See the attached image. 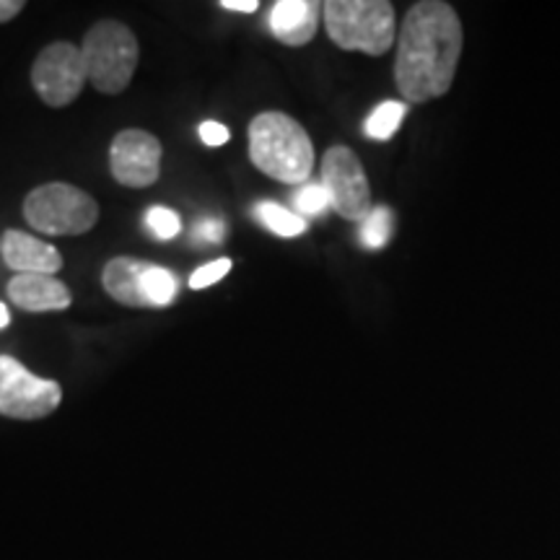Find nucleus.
<instances>
[{
    "instance_id": "f257e3e1",
    "label": "nucleus",
    "mask_w": 560,
    "mask_h": 560,
    "mask_svg": "<svg viewBox=\"0 0 560 560\" xmlns=\"http://www.w3.org/2000/svg\"><path fill=\"white\" fill-rule=\"evenodd\" d=\"M462 42V21L452 5L439 0L412 5L402 21L395 60V81L405 100L423 104L450 91Z\"/></svg>"
},
{
    "instance_id": "f03ea898",
    "label": "nucleus",
    "mask_w": 560,
    "mask_h": 560,
    "mask_svg": "<svg viewBox=\"0 0 560 560\" xmlns=\"http://www.w3.org/2000/svg\"><path fill=\"white\" fill-rule=\"evenodd\" d=\"M249 159L268 177L299 185L314 170V145L304 125L283 112H262L249 122Z\"/></svg>"
},
{
    "instance_id": "7ed1b4c3",
    "label": "nucleus",
    "mask_w": 560,
    "mask_h": 560,
    "mask_svg": "<svg viewBox=\"0 0 560 560\" xmlns=\"http://www.w3.org/2000/svg\"><path fill=\"white\" fill-rule=\"evenodd\" d=\"M325 26L342 50L384 55L395 42V5L387 0H330Z\"/></svg>"
},
{
    "instance_id": "20e7f679",
    "label": "nucleus",
    "mask_w": 560,
    "mask_h": 560,
    "mask_svg": "<svg viewBox=\"0 0 560 560\" xmlns=\"http://www.w3.org/2000/svg\"><path fill=\"white\" fill-rule=\"evenodd\" d=\"M91 86L102 94H122L138 68V39L120 21H100L86 32L81 45Z\"/></svg>"
},
{
    "instance_id": "39448f33",
    "label": "nucleus",
    "mask_w": 560,
    "mask_h": 560,
    "mask_svg": "<svg viewBox=\"0 0 560 560\" xmlns=\"http://www.w3.org/2000/svg\"><path fill=\"white\" fill-rule=\"evenodd\" d=\"M24 219L42 234L79 236L96 226L100 206L81 187L68 185V182H50L26 195Z\"/></svg>"
},
{
    "instance_id": "423d86ee",
    "label": "nucleus",
    "mask_w": 560,
    "mask_h": 560,
    "mask_svg": "<svg viewBox=\"0 0 560 560\" xmlns=\"http://www.w3.org/2000/svg\"><path fill=\"white\" fill-rule=\"evenodd\" d=\"M102 285L112 299L132 310H159L177 296V280L170 270L136 257H115L104 265Z\"/></svg>"
},
{
    "instance_id": "0eeeda50",
    "label": "nucleus",
    "mask_w": 560,
    "mask_h": 560,
    "mask_svg": "<svg viewBox=\"0 0 560 560\" xmlns=\"http://www.w3.org/2000/svg\"><path fill=\"white\" fill-rule=\"evenodd\" d=\"M62 389L58 382L39 380L11 355H0V416L39 420L58 410Z\"/></svg>"
},
{
    "instance_id": "6e6552de",
    "label": "nucleus",
    "mask_w": 560,
    "mask_h": 560,
    "mask_svg": "<svg viewBox=\"0 0 560 560\" xmlns=\"http://www.w3.org/2000/svg\"><path fill=\"white\" fill-rule=\"evenodd\" d=\"M89 81L83 52L70 42H55L39 52L32 66V86L47 107H68L79 100Z\"/></svg>"
},
{
    "instance_id": "1a4fd4ad",
    "label": "nucleus",
    "mask_w": 560,
    "mask_h": 560,
    "mask_svg": "<svg viewBox=\"0 0 560 560\" xmlns=\"http://www.w3.org/2000/svg\"><path fill=\"white\" fill-rule=\"evenodd\" d=\"M322 187L330 206L348 221H366L371 213V190L359 156L346 145H332L322 159Z\"/></svg>"
},
{
    "instance_id": "9d476101",
    "label": "nucleus",
    "mask_w": 560,
    "mask_h": 560,
    "mask_svg": "<svg viewBox=\"0 0 560 560\" xmlns=\"http://www.w3.org/2000/svg\"><path fill=\"white\" fill-rule=\"evenodd\" d=\"M109 170L120 185L143 190L161 174V143L149 130H122L109 145Z\"/></svg>"
},
{
    "instance_id": "9b49d317",
    "label": "nucleus",
    "mask_w": 560,
    "mask_h": 560,
    "mask_svg": "<svg viewBox=\"0 0 560 560\" xmlns=\"http://www.w3.org/2000/svg\"><path fill=\"white\" fill-rule=\"evenodd\" d=\"M0 252H3V260L11 270H16L19 276H55L62 268V255L52 244L34 240L32 234L24 231H5L3 240H0Z\"/></svg>"
},
{
    "instance_id": "f8f14e48",
    "label": "nucleus",
    "mask_w": 560,
    "mask_h": 560,
    "mask_svg": "<svg viewBox=\"0 0 560 560\" xmlns=\"http://www.w3.org/2000/svg\"><path fill=\"white\" fill-rule=\"evenodd\" d=\"M325 5L317 0H280L270 11L272 37L289 47H304L319 30Z\"/></svg>"
},
{
    "instance_id": "ddd939ff",
    "label": "nucleus",
    "mask_w": 560,
    "mask_h": 560,
    "mask_svg": "<svg viewBox=\"0 0 560 560\" xmlns=\"http://www.w3.org/2000/svg\"><path fill=\"white\" fill-rule=\"evenodd\" d=\"M9 296L26 312H60L70 306V291L55 276H13L9 283Z\"/></svg>"
},
{
    "instance_id": "4468645a",
    "label": "nucleus",
    "mask_w": 560,
    "mask_h": 560,
    "mask_svg": "<svg viewBox=\"0 0 560 560\" xmlns=\"http://www.w3.org/2000/svg\"><path fill=\"white\" fill-rule=\"evenodd\" d=\"M255 213L257 219L272 231V234L285 236V240L304 234L306 231V221L301 219L299 213H291L289 208L276 206V202H260V206L255 208Z\"/></svg>"
},
{
    "instance_id": "2eb2a0df",
    "label": "nucleus",
    "mask_w": 560,
    "mask_h": 560,
    "mask_svg": "<svg viewBox=\"0 0 560 560\" xmlns=\"http://www.w3.org/2000/svg\"><path fill=\"white\" fill-rule=\"evenodd\" d=\"M408 107L402 102H382L380 107L369 115L366 120V136L374 140H389L400 128Z\"/></svg>"
},
{
    "instance_id": "dca6fc26",
    "label": "nucleus",
    "mask_w": 560,
    "mask_h": 560,
    "mask_svg": "<svg viewBox=\"0 0 560 560\" xmlns=\"http://www.w3.org/2000/svg\"><path fill=\"white\" fill-rule=\"evenodd\" d=\"M392 236V210L389 208H374L366 215V221H361V244L366 249H382Z\"/></svg>"
},
{
    "instance_id": "f3484780",
    "label": "nucleus",
    "mask_w": 560,
    "mask_h": 560,
    "mask_svg": "<svg viewBox=\"0 0 560 560\" xmlns=\"http://www.w3.org/2000/svg\"><path fill=\"white\" fill-rule=\"evenodd\" d=\"M145 226H149L153 231V236H159V240H174L182 231V221L174 210L153 206L149 213H145Z\"/></svg>"
},
{
    "instance_id": "a211bd4d",
    "label": "nucleus",
    "mask_w": 560,
    "mask_h": 560,
    "mask_svg": "<svg viewBox=\"0 0 560 560\" xmlns=\"http://www.w3.org/2000/svg\"><path fill=\"white\" fill-rule=\"evenodd\" d=\"M293 202H296L299 213L319 215L322 210H327V206H330V195H327L322 185H306L293 195Z\"/></svg>"
},
{
    "instance_id": "6ab92c4d",
    "label": "nucleus",
    "mask_w": 560,
    "mask_h": 560,
    "mask_svg": "<svg viewBox=\"0 0 560 560\" xmlns=\"http://www.w3.org/2000/svg\"><path fill=\"white\" fill-rule=\"evenodd\" d=\"M231 270V260L229 257H221V260H213L208 265H202L200 270L192 272L190 278V289L192 291H200V289H208V285L219 283L221 278H226V272Z\"/></svg>"
},
{
    "instance_id": "aec40b11",
    "label": "nucleus",
    "mask_w": 560,
    "mask_h": 560,
    "mask_svg": "<svg viewBox=\"0 0 560 560\" xmlns=\"http://www.w3.org/2000/svg\"><path fill=\"white\" fill-rule=\"evenodd\" d=\"M198 136H200V140L206 145H223V143H229V128L226 125H221V122H213V120H208V122H202L200 128H198Z\"/></svg>"
},
{
    "instance_id": "412c9836",
    "label": "nucleus",
    "mask_w": 560,
    "mask_h": 560,
    "mask_svg": "<svg viewBox=\"0 0 560 560\" xmlns=\"http://www.w3.org/2000/svg\"><path fill=\"white\" fill-rule=\"evenodd\" d=\"M195 234H198L200 240H206V242H221V236H223V223L215 221V219H206L202 223H198V229H195Z\"/></svg>"
},
{
    "instance_id": "4be33fe9",
    "label": "nucleus",
    "mask_w": 560,
    "mask_h": 560,
    "mask_svg": "<svg viewBox=\"0 0 560 560\" xmlns=\"http://www.w3.org/2000/svg\"><path fill=\"white\" fill-rule=\"evenodd\" d=\"M24 11V0H0V24L16 19Z\"/></svg>"
},
{
    "instance_id": "5701e85b",
    "label": "nucleus",
    "mask_w": 560,
    "mask_h": 560,
    "mask_svg": "<svg viewBox=\"0 0 560 560\" xmlns=\"http://www.w3.org/2000/svg\"><path fill=\"white\" fill-rule=\"evenodd\" d=\"M221 9L234 13H255L260 9V3H257V0H221Z\"/></svg>"
},
{
    "instance_id": "b1692460",
    "label": "nucleus",
    "mask_w": 560,
    "mask_h": 560,
    "mask_svg": "<svg viewBox=\"0 0 560 560\" xmlns=\"http://www.w3.org/2000/svg\"><path fill=\"white\" fill-rule=\"evenodd\" d=\"M5 325H9V310H5V306L0 304V330H3Z\"/></svg>"
}]
</instances>
